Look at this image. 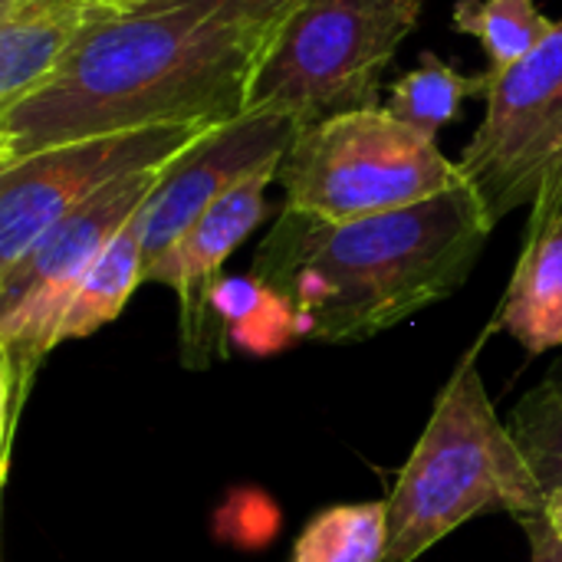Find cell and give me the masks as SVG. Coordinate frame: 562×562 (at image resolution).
I'll return each instance as SVG.
<instances>
[{"label":"cell","mask_w":562,"mask_h":562,"mask_svg":"<svg viewBox=\"0 0 562 562\" xmlns=\"http://www.w3.org/2000/svg\"><path fill=\"white\" fill-rule=\"evenodd\" d=\"M451 20L458 33L484 46L491 72L517 66L557 30V20H550L537 0H458Z\"/></svg>","instance_id":"9a60e30c"},{"label":"cell","mask_w":562,"mask_h":562,"mask_svg":"<svg viewBox=\"0 0 562 562\" xmlns=\"http://www.w3.org/2000/svg\"><path fill=\"white\" fill-rule=\"evenodd\" d=\"M494 329L514 336L530 356L562 346V168L530 204L524 250Z\"/></svg>","instance_id":"8fae6325"},{"label":"cell","mask_w":562,"mask_h":562,"mask_svg":"<svg viewBox=\"0 0 562 562\" xmlns=\"http://www.w3.org/2000/svg\"><path fill=\"white\" fill-rule=\"evenodd\" d=\"M491 231L468 181L431 201L346 224L283 207L250 280L303 336L362 342L458 293Z\"/></svg>","instance_id":"7a4b0ae2"},{"label":"cell","mask_w":562,"mask_h":562,"mask_svg":"<svg viewBox=\"0 0 562 562\" xmlns=\"http://www.w3.org/2000/svg\"><path fill=\"white\" fill-rule=\"evenodd\" d=\"M389 547V507L342 504L306 524L293 547V562H382Z\"/></svg>","instance_id":"2e32d148"},{"label":"cell","mask_w":562,"mask_h":562,"mask_svg":"<svg viewBox=\"0 0 562 562\" xmlns=\"http://www.w3.org/2000/svg\"><path fill=\"white\" fill-rule=\"evenodd\" d=\"M303 122L277 109H247L214 125L175 161L165 165L151 198L138 211L145 267L158 260L214 201L234 191L260 168L280 165Z\"/></svg>","instance_id":"9c48e42d"},{"label":"cell","mask_w":562,"mask_h":562,"mask_svg":"<svg viewBox=\"0 0 562 562\" xmlns=\"http://www.w3.org/2000/svg\"><path fill=\"white\" fill-rule=\"evenodd\" d=\"M280 23L207 3L105 0L63 66L0 112V168L79 138L244 115Z\"/></svg>","instance_id":"6da1fadb"},{"label":"cell","mask_w":562,"mask_h":562,"mask_svg":"<svg viewBox=\"0 0 562 562\" xmlns=\"http://www.w3.org/2000/svg\"><path fill=\"white\" fill-rule=\"evenodd\" d=\"M165 165L135 171L53 224L16 267L0 273V461L3 477L36 372L59 346L66 310L115 234L145 207Z\"/></svg>","instance_id":"8992f818"},{"label":"cell","mask_w":562,"mask_h":562,"mask_svg":"<svg viewBox=\"0 0 562 562\" xmlns=\"http://www.w3.org/2000/svg\"><path fill=\"white\" fill-rule=\"evenodd\" d=\"M487 76V112L458 165L497 227L562 168V20L527 59Z\"/></svg>","instance_id":"52a82bcc"},{"label":"cell","mask_w":562,"mask_h":562,"mask_svg":"<svg viewBox=\"0 0 562 562\" xmlns=\"http://www.w3.org/2000/svg\"><path fill=\"white\" fill-rule=\"evenodd\" d=\"M520 524H524V530L530 537V562H562V540L550 530L543 514L527 517Z\"/></svg>","instance_id":"d6986e66"},{"label":"cell","mask_w":562,"mask_h":562,"mask_svg":"<svg viewBox=\"0 0 562 562\" xmlns=\"http://www.w3.org/2000/svg\"><path fill=\"white\" fill-rule=\"evenodd\" d=\"M487 89H491L487 72L464 76L461 69H454L451 63H445L428 49L418 56L415 69H408L402 79L392 82L385 109L395 119L408 122L412 128L438 138V132L461 115V105L471 95L487 99Z\"/></svg>","instance_id":"5bb4252c"},{"label":"cell","mask_w":562,"mask_h":562,"mask_svg":"<svg viewBox=\"0 0 562 562\" xmlns=\"http://www.w3.org/2000/svg\"><path fill=\"white\" fill-rule=\"evenodd\" d=\"M214 125H171L53 145L0 168V273L109 184L175 161Z\"/></svg>","instance_id":"ba28073f"},{"label":"cell","mask_w":562,"mask_h":562,"mask_svg":"<svg viewBox=\"0 0 562 562\" xmlns=\"http://www.w3.org/2000/svg\"><path fill=\"white\" fill-rule=\"evenodd\" d=\"M135 217L115 234V240L99 254V260L82 277L56 336L59 346L72 339H86L105 323H112L125 310L132 293L145 283V247Z\"/></svg>","instance_id":"4fadbf2b"},{"label":"cell","mask_w":562,"mask_h":562,"mask_svg":"<svg viewBox=\"0 0 562 562\" xmlns=\"http://www.w3.org/2000/svg\"><path fill=\"white\" fill-rule=\"evenodd\" d=\"M543 517H547V524H550V530L557 533L562 540V487L560 491H553V494H547V507H543Z\"/></svg>","instance_id":"ffe728a7"},{"label":"cell","mask_w":562,"mask_h":562,"mask_svg":"<svg viewBox=\"0 0 562 562\" xmlns=\"http://www.w3.org/2000/svg\"><path fill=\"white\" fill-rule=\"evenodd\" d=\"M385 507L389 547L382 562H415L491 507L517 520L543 514L547 494L491 405L477 349L461 359L441 389Z\"/></svg>","instance_id":"3957f363"},{"label":"cell","mask_w":562,"mask_h":562,"mask_svg":"<svg viewBox=\"0 0 562 562\" xmlns=\"http://www.w3.org/2000/svg\"><path fill=\"white\" fill-rule=\"evenodd\" d=\"M115 3H207V7H224V10H237V13H247V16H257V20H270V23H280L296 0H115Z\"/></svg>","instance_id":"ac0fdd59"},{"label":"cell","mask_w":562,"mask_h":562,"mask_svg":"<svg viewBox=\"0 0 562 562\" xmlns=\"http://www.w3.org/2000/svg\"><path fill=\"white\" fill-rule=\"evenodd\" d=\"M277 175L280 165H270L240 181L145 267V283L171 286L178 296L181 362L188 369H207L224 359V326L217 316V293L224 283L221 270L267 217V188Z\"/></svg>","instance_id":"30bf717a"},{"label":"cell","mask_w":562,"mask_h":562,"mask_svg":"<svg viewBox=\"0 0 562 562\" xmlns=\"http://www.w3.org/2000/svg\"><path fill=\"white\" fill-rule=\"evenodd\" d=\"M425 0H296L273 30L247 109L290 112L306 125L379 109L382 72L415 33Z\"/></svg>","instance_id":"277c9868"},{"label":"cell","mask_w":562,"mask_h":562,"mask_svg":"<svg viewBox=\"0 0 562 562\" xmlns=\"http://www.w3.org/2000/svg\"><path fill=\"white\" fill-rule=\"evenodd\" d=\"M543 494L562 487V375L547 379L520 398L507 422Z\"/></svg>","instance_id":"e0dca14e"},{"label":"cell","mask_w":562,"mask_h":562,"mask_svg":"<svg viewBox=\"0 0 562 562\" xmlns=\"http://www.w3.org/2000/svg\"><path fill=\"white\" fill-rule=\"evenodd\" d=\"M105 0H0V112L36 92Z\"/></svg>","instance_id":"7c38bea8"},{"label":"cell","mask_w":562,"mask_h":562,"mask_svg":"<svg viewBox=\"0 0 562 562\" xmlns=\"http://www.w3.org/2000/svg\"><path fill=\"white\" fill-rule=\"evenodd\" d=\"M277 181L290 211L346 224L431 201L464 175L431 135L379 105L300 128Z\"/></svg>","instance_id":"5b68a950"}]
</instances>
